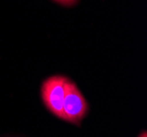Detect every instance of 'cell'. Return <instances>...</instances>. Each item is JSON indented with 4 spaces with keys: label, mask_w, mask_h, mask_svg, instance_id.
<instances>
[{
    "label": "cell",
    "mask_w": 147,
    "mask_h": 137,
    "mask_svg": "<svg viewBox=\"0 0 147 137\" xmlns=\"http://www.w3.org/2000/svg\"><path fill=\"white\" fill-rule=\"evenodd\" d=\"M140 137H147V135H146V132H144L142 135H140Z\"/></svg>",
    "instance_id": "cell-4"
},
{
    "label": "cell",
    "mask_w": 147,
    "mask_h": 137,
    "mask_svg": "<svg viewBox=\"0 0 147 137\" xmlns=\"http://www.w3.org/2000/svg\"><path fill=\"white\" fill-rule=\"evenodd\" d=\"M54 1L58 2L59 5H63V6L70 7V6H74L78 0H54Z\"/></svg>",
    "instance_id": "cell-3"
},
{
    "label": "cell",
    "mask_w": 147,
    "mask_h": 137,
    "mask_svg": "<svg viewBox=\"0 0 147 137\" xmlns=\"http://www.w3.org/2000/svg\"><path fill=\"white\" fill-rule=\"evenodd\" d=\"M63 111L65 121L79 125L88 112V103L73 81L67 80L64 87Z\"/></svg>",
    "instance_id": "cell-1"
},
{
    "label": "cell",
    "mask_w": 147,
    "mask_h": 137,
    "mask_svg": "<svg viewBox=\"0 0 147 137\" xmlns=\"http://www.w3.org/2000/svg\"><path fill=\"white\" fill-rule=\"evenodd\" d=\"M68 79L64 76H52L43 82L41 94L45 106L57 118L65 121L63 111L64 87Z\"/></svg>",
    "instance_id": "cell-2"
}]
</instances>
